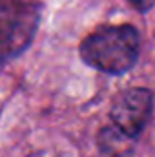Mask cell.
Returning <instances> with one entry per match:
<instances>
[{
  "label": "cell",
  "instance_id": "2",
  "mask_svg": "<svg viewBox=\"0 0 155 157\" xmlns=\"http://www.w3.org/2000/svg\"><path fill=\"white\" fill-rule=\"evenodd\" d=\"M40 17L42 9L37 2L0 0V73L31 46Z\"/></svg>",
  "mask_w": 155,
  "mask_h": 157
},
{
  "label": "cell",
  "instance_id": "1",
  "mask_svg": "<svg viewBox=\"0 0 155 157\" xmlns=\"http://www.w3.org/2000/svg\"><path fill=\"white\" fill-rule=\"evenodd\" d=\"M78 53L82 62L97 71L124 75L139 60L141 35L130 24L102 26L80 42Z\"/></svg>",
  "mask_w": 155,
  "mask_h": 157
},
{
  "label": "cell",
  "instance_id": "5",
  "mask_svg": "<svg viewBox=\"0 0 155 157\" xmlns=\"http://www.w3.org/2000/svg\"><path fill=\"white\" fill-rule=\"evenodd\" d=\"M130 4L139 11H148L155 6V0H130Z\"/></svg>",
  "mask_w": 155,
  "mask_h": 157
},
{
  "label": "cell",
  "instance_id": "4",
  "mask_svg": "<svg viewBox=\"0 0 155 157\" xmlns=\"http://www.w3.org/2000/svg\"><path fill=\"white\" fill-rule=\"evenodd\" d=\"M135 139L122 133L112 122L99 132V150L104 157H130Z\"/></svg>",
  "mask_w": 155,
  "mask_h": 157
},
{
  "label": "cell",
  "instance_id": "3",
  "mask_svg": "<svg viewBox=\"0 0 155 157\" xmlns=\"http://www.w3.org/2000/svg\"><path fill=\"white\" fill-rule=\"evenodd\" d=\"M153 113V93L148 88H130L112 104L110 122L131 139H139Z\"/></svg>",
  "mask_w": 155,
  "mask_h": 157
}]
</instances>
